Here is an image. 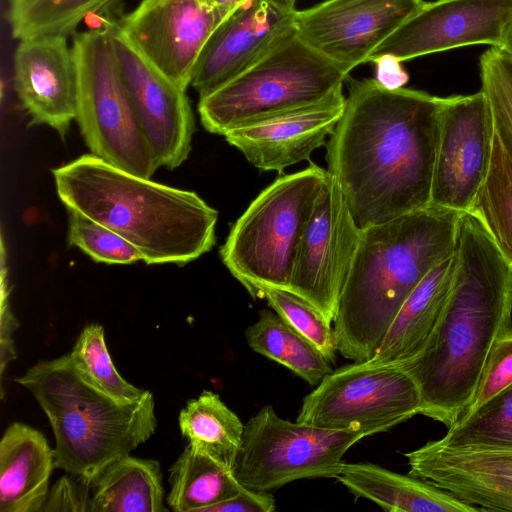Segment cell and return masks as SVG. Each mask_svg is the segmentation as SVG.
<instances>
[{"label": "cell", "instance_id": "obj_17", "mask_svg": "<svg viewBox=\"0 0 512 512\" xmlns=\"http://www.w3.org/2000/svg\"><path fill=\"white\" fill-rule=\"evenodd\" d=\"M295 0H246L214 30L191 86L204 97L247 69L293 26Z\"/></svg>", "mask_w": 512, "mask_h": 512}, {"label": "cell", "instance_id": "obj_20", "mask_svg": "<svg viewBox=\"0 0 512 512\" xmlns=\"http://www.w3.org/2000/svg\"><path fill=\"white\" fill-rule=\"evenodd\" d=\"M345 101L341 91L315 105L235 129L224 137L253 166L281 173L326 145L343 115Z\"/></svg>", "mask_w": 512, "mask_h": 512}, {"label": "cell", "instance_id": "obj_2", "mask_svg": "<svg viewBox=\"0 0 512 512\" xmlns=\"http://www.w3.org/2000/svg\"><path fill=\"white\" fill-rule=\"evenodd\" d=\"M456 272L441 319L423 351L399 365L415 381L420 412L448 428L473 399L495 344L512 332V267L480 220L460 215Z\"/></svg>", "mask_w": 512, "mask_h": 512}, {"label": "cell", "instance_id": "obj_5", "mask_svg": "<svg viewBox=\"0 0 512 512\" xmlns=\"http://www.w3.org/2000/svg\"><path fill=\"white\" fill-rule=\"evenodd\" d=\"M45 412L53 430L55 466L90 487L111 462L129 455L155 432L153 394L122 403L88 383L70 354L40 361L15 379Z\"/></svg>", "mask_w": 512, "mask_h": 512}, {"label": "cell", "instance_id": "obj_27", "mask_svg": "<svg viewBox=\"0 0 512 512\" xmlns=\"http://www.w3.org/2000/svg\"><path fill=\"white\" fill-rule=\"evenodd\" d=\"M245 337L254 352L285 366L311 386H317L333 371L317 347L275 311H259L256 322L246 329Z\"/></svg>", "mask_w": 512, "mask_h": 512}, {"label": "cell", "instance_id": "obj_16", "mask_svg": "<svg viewBox=\"0 0 512 512\" xmlns=\"http://www.w3.org/2000/svg\"><path fill=\"white\" fill-rule=\"evenodd\" d=\"M511 16L512 0L424 2L371 54L368 62L383 55L406 61L476 44L499 47Z\"/></svg>", "mask_w": 512, "mask_h": 512}, {"label": "cell", "instance_id": "obj_26", "mask_svg": "<svg viewBox=\"0 0 512 512\" xmlns=\"http://www.w3.org/2000/svg\"><path fill=\"white\" fill-rule=\"evenodd\" d=\"M169 507L175 512H206L240 492L234 473L190 444L170 469Z\"/></svg>", "mask_w": 512, "mask_h": 512}, {"label": "cell", "instance_id": "obj_25", "mask_svg": "<svg viewBox=\"0 0 512 512\" xmlns=\"http://www.w3.org/2000/svg\"><path fill=\"white\" fill-rule=\"evenodd\" d=\"M182 435L196 450L233 472L245 425L217 393L203 391L179 415Z\"/></svg>", "mask_w": 512, "mask_h": 512}, {"label": "cell", "instance_id": "obj_7", "mask_svg": "<svg viewBox=\"0 0 512 512\" xmlns=\"http://www.w3.org/2000/svg\"><path fill=\"white\" fill-rule=\"evenodd\" d=\"M328 171L316 164L264 188L232 225L220 249L229 272L253 298L288 289L301 240Z\"/></svg>", "mask_w": 512, "mask_h": 512}, {"label": "cell", "instance_id": "obj_4", "mask_svg": "<svg viewBox=\"0 0 512 512\" xmlns=\"http://www.w3.org/2000/svg\"><path fill=\"white\" fill-rule=\"evenodd\" d=\"M52 174L67 209L122 236L148 265H184L215 244L218 212L193 191L127 172L92 153Z\"/></svg>", "mask_w": 512, "mask_h": 512}, {"label": "cell", "instance_id": "obj_22", "mask_svg": "<svg viewBox=\"0 0 512 512\" xmlns=\"http://www.w3.org/2000/svg\"><path fill=\"white\" fill-rule=\"evenodd\" d=\"M54 468L55 451L44 435L11 424L0 441V512H40Z\"/></svg>", "mask_w": 512, "mask_h": 512}, {"label": "cell", "instance_id": "obj_12", "mask_svg": "<svg viewBox=\"0 0 512 512\" xmlns=\"http://www.w3.org/2000/svg\"><path fill=\"white\" fill-rule=\"evenodd\" d=\"M229 13L204 0H141L118 26L144 59L186 90L205 44Z\"/></svg>", "mask_w": 512, "mask_h": 512}, {"label": "cell", "instance_id": "obj_30", "mask_svg": "<svg viewBox=\"0 0 512 512\" xmlns=\"http://www.w3.org/2000/svg\"><path fill=\"white\" fill-rule=\"evenodd\" d=\"M436 442L462 450H512V384L448 428Z\"/></svg>", "mask_w": 512, "mask_h": 512}, {"label": "cell", "instance_id": "obj_21", "mask_svg": "<svg viewBox=\"0 0 512 512\" xmlns=\"http://www.w3.org/2000/svg\"><path fill=\"white\" fill-rule=\"evenodd\" d=\"M456 272L455 253L437 264L405 300L374 356L372 365H397L419 355L435 331Z\"/></svg>", "mask_w": 512, "mask_h": 512}, {"label": "cell", "instance_id": "obj_40", "mask_svg": "<svg viewBox=\"0 0 512 512\" xmlns=\"http://www.w3.org/2000/svg\"><path fill=\"white\" fill-rule=\"evenodd\" d=\"M497 48L512 56V16L506 24L500 45Z\"/></svg>", "mask_w": 512, "mask_h": 512}, {"label": "cell", "instance_id": "obj_35", "mask_svg": "<svg viewBox=\"0 0 512 512\" xmlns=\"http://www.w3.org/2000/svg\"><path fill=\"white\" fill-rule=\"evenodd\" d=\"M511 384L512 332L503 336L495 344L483 371L475 395L457 422L465 419L474 410Z\"/></svg>", "mask_w": 512, "mask_h": 512}, {"label": "cell", "instance_id": "obj_37", "mask_svg": "<svg viewBox=\"0 0 512 512\" xmlns=\"http://www.w3.org/2000/svg\"><path fill=\"white\" fill-rule=\"evenodd\" d=\"M275 508L276 501L270 492L242 487L238 494L208 508L206 512H273Z\"/></svg>", "mask_w": 512, "mask_h": 512}, {"label": "cell", "instance_id": "obj_36", "mask_svg": "<svg viewBox=\"0 0 512 512\" xmlns=\"http://www.w3.org/2000/svg\"><path fill=\"white\" fill-rule=\"evenodd\" d=\"M41 511H90V487L72 475L63 476L49 489Z\"/></svg>", "mask_w": 512, "mask_h": 512}, {"label": "cell", "instance_id": "obj_1", "mask_svg": "<svg viewBox=\"0 0 512 512\" xmlns=\"http://www.w3.org/2000/svg\"><path fill=\"white\" fill-rule=\"evenodd\" d=\"M443 102L423 91L349 78L326 160L359 229L431 205Z\"/></svg>", "mask_w": 512, "mask_h": 512}, {"label": "cell", "instance_id": "obj_34", "mask_svg": "<svg viewBox=\"0 0 512 512\" xmlns=\"http://www.w3.org/2000/svg\"><path fill=\"white\" fill-rule=\"evenodd\" d=\"M68 210V243L96 262L131 264L142 261L139 251L122 236L78 211Z\"/></svg>", "mask_w": 512, "mask_h": 512}, {"label": "cell", "instance_id": "obj_8", "mask_svg": "<svg viewBox=\"0 0 512 512\" xmlns=\"http://www.w3.org/2000/svg\"><path fill=\"white\" fill-rule=\"evenodd\" d=\"M110 19L76 34L72 48L78 96L76 121L90 152L141 177L159 167L140 126L111 41Z\"/></svg>", "mask_w": 512, "mask_h": 512}, {"label": "cell", "instance_id": "obj_39", "mask_svg": "<svg viewBox=\"0 0 512 512\" xmlns=\"http://www.w3.org/2000/svg\"><path fill=\"white\" fill-rule=\"evenodd\" d=\"M372 62L376 65L375 80L384 88L395 90L403 88L409 76L400 60L391 55H383Z\"/></svg>", "mask_w": 512, "mask_h": 512}, {"label": "cell", "instance_id": "obj_28", "mask_svg": "<svg viewBox=\"0 0 512 512\" xmlns=\"http://www.w3.org/2000/svg\"><path fill=\"white\" fill-rule=\"evenodd\" d=\"M122 0H10L12 37L73 33L88 16L105 18Z\"/></svg>", "mask_w": 512, "mask_h": 512}, {"label": "cell", "instance_id": "obj_32", "mask_svg": "<svg viewBox=\"0 0 512 512\" xmlns=\"http://www.w3.org/2000/svg\"><path fill=\"white\" fill-rule=\"evenodd\" d=\"M260 297L265 298L287 324L316 346L330 363L335 362L338 350L334 329L313 305L284 288H263Z\"/></svg>", "mask_w": 512, "mask_h": 512}, {"label": "cell", "instance_id": "obj_23", "mask_svg": "<svg viewBox=\"0 0 512 512\" xmlns=\"http://www.w3.org/2000/svg\"><path fill=\"white\" fill-rule=\"evenodd\" d=\"M336 479L356 498L390 512H478L433 484L376 464L343 463Z\"/></svg>", "mask_w": 512, "mask_h": 512}, {"label": "cell", "instance_id": "obj_33", "mask_svg": "<svg viewBox=\"0 0 512 512\" xmlns=\"http://www.w3.org/2000/svg\"><path fill=\"white\" fill-rule=\"evenodd\" d=\"M479 64L481 90L490 105L495 133L512 161V56L491 47Z\"/></svg>", "mask_w": 512, "mask_h": 512}, {"label": "cell", "instance_id": "obj_24", "mask_svg": "<svg viewBox=\"0 0 512 512\" xmlns=\"http://www.w3.org/2000/svg\"><path fill=\"white\" fill-rule=\"evenodd\" d=\"M163 497L159 462L126 455L91 482L89 512H167Z\"/></svg>", "mask_w": 512, "mask_h": 512}, {"label": "cell", "instance_id": "obj_3", "mask_svg": "<svg viewBox=\"0 0 512 512\" xmlns=\"http://www.w3.org/2000/svg\"><path fill=\"white\" fill-rule=\"evenodd\" d=\"M460 215L429 205L361 229L333 319L343 357L374 356L411 292L454 253Z\"/></svg>", "mask_w": 512, "mask_h": 512}, {"label": "cell", "instance_id": "obj_11", "mask_svg": "<svg viewBox=\"0 0 512 512\" xmlns=\"http://www.w3.org/2000/svg\"><path fill=\"white\" fill-rule=\"evenodd\" d=\"M494 137L492 112L482 90L444 98L431 205L470 211L489 171Z\"/></svg>", "mask_w": 512, "mask_h": 512}, {"label": "cell", "instance_id": "obj_31", "mask_svg": "<svg viewBox=\"0 0 512 512\" xmlns=\"http://www.w3.org/2000/svg\"><path fill=\"white\" fill-rule=\"evenodd\" d=\"M69 354L81 376L107 396L122 403H134L146 394L147 390L133 386L116 370L101 325H87Z\"/></svg>", "mask_w": 512, "mask_h": 512}, {"label": "cell", "instance_id": "obj_9", "mask_svg": "<svg viewBox=\"0 0 512 512\" xmlns=\"http://www.w3.org/2000/svg\"><path fill=\"white\" fill-rule=\"evenodd\" d=\"M366 436L360 429L291 422L263 406L245 424L233 473L243 487L260 492L300 479L336 478L344 454Z\"/></svg>", "mask_w": 512, "mask_h": 512}, {"label": "cell", "instance_id": "obj_18", "mask_svg": "<svg viewBox=\"0 0 512 512\" xmlns=\"http://www.w3.org/2000/svg\"><path fill=\"white\" fill-rule=\"evenodd\" d=\"M14 88L31 124L47 125L65 139L77 115L78 81L73 48L64 35L18 40Z\"/></svg>", "mask_w": 512, "mask_h": 512}, {"label": "cell", "instance_id": "obj_10", "mask_svg": "<svg viewBox=\"0 0 512 512\" xmlns=\"http://www.w3.org/2000/svg\"><path fill=\"white\" fill-rule=\"evenodd\" d=\"M420 405L417 384L399 365L354 362L333 370L304 397L296 421L373 435L419 414Z\"/></svg>", "mask_w": 512, "mask_h": 512}, {"label": "cell", "instance_id": "obj_6", "mask_svg": "<svg viewBox=\"0 0 512 512\" xmlns=\"http://www.w3.org/2000/svg\"><path fill=\"white\" fill-rule=\"evenodd\" d=\"M292 28L236 77L199 98L203 127L223 135L320 103L342 91L348 78Z\"/></svg>", "mask_w": 512, "mask_h": 512}, {"label": "cell", "instance_id": "obj_41", "mask_svg": "<svg viewBox=\"0 0 512 512\" xmlns=\"http://www.w3.org/2000/svg\"><path fill=\"white\" fill-rule=\"evenodd\" d=\"M209 5L224 9L226 11H233L238 5L243 3L246 0H204Z\"/></svg>", "mask_w": 512, "mask_h": 512}, {"label": "cell", "instance_id": "obj_14", "mask_svg": "<svg viewBox=\"0 0 512 512\" xmlns=\"http://www.w3.org/2000/svg\"><path fill=\"white\" fill-rule=\"evenodd\" d=\"M424 4L423 0H326L296 11L293 28L344 72L371 54Z\"/></svg>", "mask_w": 512, "mask_h": 512}, {"label": "cell", "instance_id": "obj_19", "mask_svg": "<svg viewBox=\"0 0 512 512\" xmlns=\"http://www.w3.org/2000/svg\"><path fill=\"white\" fill-rule=\"evenodd\" d=\"M405 456L409 475L479 511L512 512V450L451 449L430 441Z\"/></svg>", "mask_w": 512, "mask_h": 512}, {"label": "cell", "instance_id": "obj_15", "mask_svg": "<svg viewBox=\"0 0 512 512\" xmlns=\"http://www.w3.org/2000/svg\"><path fill=\"white\" fill-rule=\"evenodd\" d=\"M111 41L124 83L150 149L159 165L180 166L191 150L195 129L186 90L144 59L109 21Z\"/></svg>", "mask_w": 512, "mask_h": 512}, {"label": "cell", "instance_id": "obj_29", "mask_svg": "<svg viewBox=\"0 0 512 512\" xmlns=\"http://www.w3.org/2000/svg\"><path fill=\"white\" fill-rule=\"evenodd\" d=\"M470 212L512 267V161L496 133L489 171Z\"/></svg>", "mask_w": 512, "mask_h": 512}, {"label": "cell", "instance_id": "obj_38", "mask_svg": "<svg viewBox=\"0 0 512 512\" xmlns=\"http://www.w3.org/2000/svg\"><path fill=\"white\" fill-rule=\"evenodd\" d=\"M1 374L6 365L16 358L12 335L17 329V320L13 316L9 306V287L7 281V269L5 256L1 258Z\"/></svg>", "mask_w": 512, "mask_h": 512}, {"label": "cell", "instance_id": "obj_13", "mask_svg": "<svg viewBox=\"0 0 512 512\" xmlns=\"http://www.w3.org/2000/svg\"><path fill=\"white\" fill-rule=\"evenodd\" d=\"M360 231L328 172L304 231L288 290L308 301L331 324Z\"/></svg>", "mask_w": 512, "mask_h": 512}]
</instances>
